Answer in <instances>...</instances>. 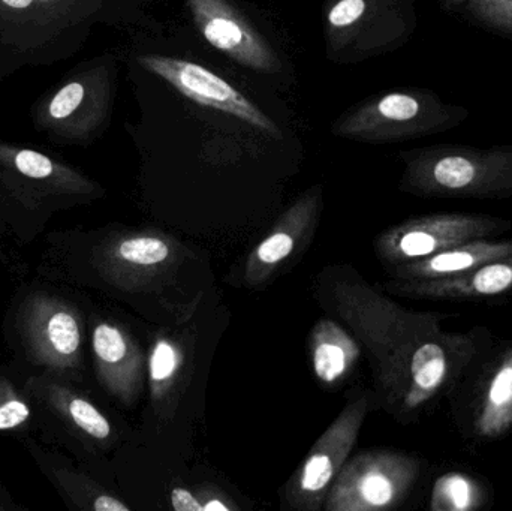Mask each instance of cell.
<instances>
[{
	"label": "cell",
	"instance_id": "obj_17",
	"mask_svg": "<svg viewBox=\"0 0 512 511\" xmlns=\"http://www.w3.org/2000/svg\"><path fill=\"white\" fill-rule=\"evenodd\" d=\"M313 372L327 386L342 383L360 359V345L331 318H322L310 333Z\"/></svg>",
	"mask_w": 512,
	"mask_h": 511
},
{
	"label": "cell",
	"instance_id": "obj_14",
	"mask_svg": "<svg viewBox=\"0 0 512 511\" xmlns=\"http://www.w3.org/2000/svg\"><path fill=\"white\" fill-rule=\"evenodd\" d=\"M26 392L78 440L96 446H108L114 441V428L108 417L71 381L42 374L27 381Z\"/></svg>",
	"mask_w": 512,
	"mask_h": 511
},
{
	"label": "cell",
	"instance_id": "obj_22",
	"mask_svg": "<svg viewBox=\"0 0 512 511\" xmlns=\"http://www.w3.org/2000/svg\"><path fill=\"white\" fill-rule=\"evenodd\" d=\"M460 12L483 29L512 39V0H466Z\"/></svg>",
	"mask_w": 512,
	"mask_h": 511
},
{
	"label": "cell",
	"instance_id": "obj_9",
	"mask_svg": "<svg viewBox=\"0 0 512 511\" xmlns=\"http://www.w3.org/2000/svg\"><path fill=\"white\" fill-rule=\"evenodd\" d=\"M138 62L191 101L237 117L273 137H280V129L267 114L262 113L261 108L210 69L189 60L158 54L140 57Z\"/></svg>",
	"mask_w": 512,
	"mask_h": 511
},
{
	"label": "cell",
	"instance_id": "obj_29",
	"mask_svg": "<svg viewBox=\"0 0 512 511\" xmlns=\"http://www.w3.org/2000/svg\"><path fill=\"white\" fill-rule=\"evenodd\" d=\"M441 3V8L447 12H456L460 11L465 5L466 0H439Z\"/></svg>",
	"mask_w": 512,
	"mask_h": 511
},
{
	"label": "cell",
	"instance_id": "obj_26",
	"mask_svg": "<svg viewBox=\"0 0 512 511\" xmlns=\"http://www.w3.org/2000/svg\"><path fill=\"white\" fill-rule=\"evenodd\" d=\"M170 503L176 511H203L200 495L186 488H174L171 491Z\"/></svg>",
	"mask_w": 512,
	"mask_h": 511
},
{
	"label": "cell",
	"instance_id": "obj_13",
	"mask_svg": "<svg viewBox=\"0 0 512 511\" xmlns=\"http://www.w3.org/2000/svg\"><path fill=\"white\" fill-rule=\"evenodd\" d=\"M92 353L96 377L108 395L134 405L144 386V354L122 326L98 321L92 329Z\"/></svg>",
	"mask_w": 512,
	"mask_h": 511
},
{
	"label": "cell",
	"instance_id": "obj_24",
	"mask_svg": "<svg viewBox=\"0 0 512 511\" xmlns=\"http://www.w3.org/2000/svg\"><path fill=\"white\" fill-rule=\"evenodd\" d=\"M84 98V86L80 83H69L59 90L53 101H51L50 107H48V113L53 119L62 120L66 117L71 116Z\"/></svg>",
	"mask_w": 512,
	"mask_h": 511
},
{
	"label": "cell",
	"instance_id": "obj_25",
	"mask_svg": "<svg viewBox=\"0 0 512 511\" xmlns=\"http://www.w3.org/2000/svg\"><path fill=\"white\" fill-rule=\"evenodd\" d=\"M367 5V0H340L328 12V21L337 29L352 26L364 17Z\"/></svg>",
	"mask_w": 512,
	"mask_h": 511
},
{
	"label": "cell",
	"instance_id": "obj_20",
	"mask_svg": "<svg viewBox=\"0 0 512 511\" xmlns=\"http://www.w3.org/2000/svg\"><path fill=\"white\" fill-rule=\"evenodd\" d=\"M185 353L182 345L170 336L159 335L149 356V380L155 407L164 404L182 374Z\"/></svg>",
	"mask_w": 512,
	"mask_h": 511
},
{
	"label": "cell",
	"instance_id": "obj_15",
	"mask_svg": "<svg viewBox=\"0 0 512 511\" xmlns=\"http://www.w3.org/2000/svg\"><path fill=\"white\" fill-rule=\"evenodd\" d=\"M512 255V239L474 240L453 246L420 261L388 267L387 273L400 281H432L468 275L486 264Z\"/></svg>",
	"mask_w": 512,
	"mask_h": 511
},
{
	"label": "cell",
	"instance_id": "obj_6",
	"mask_svg": "<svg viewBox=\"0 0 512 511\" xmlns=\"http://www.w3.org/2000/svg\"><path fill=\"white\" fill-rule=\"evenodd\" d=\"M183 258V246L167 234L114 233L90 251L96 275L125 293H144L170 275Z\"/></svg>",
	"mask_w": 512,
	"mask_h": 511
},
{
	"label": "cell",
	"instance_id": "obj_4",
	"mask_svg": "<svg viewBox=\"0 0 512 511\" xmlns=\"http://www.w3.org/2000/svg\"><path fill=\"white\" fill-rule=\"evenodd\" d=\"M469 110L426 89L397 90L369 102L343 131L372 141H399L442 134L463 125Z\"/></svg>",
	"mask_w": 512,
	"mask_h": 511
},
{
	"label": "cell",
	"instance_id": "obj_21",
	"mask_svg": "<svg viewBox=\"0 0 512 511\" xmlns=\"http://www.w3.org/2000/svg\"><path fill=\"white\" fill-rule=\"evenodd\" d=\"M33 420L32 396L18 390L8 377L0 374V432L21 434L33 425Z\"/></svg>",
	"mask_w": 512,
	"mask_h": 511
},
{
	"label": "cell",
	"instance_id": "obj_16",
	"mask_svg": "<svg viewBox=\"0 0 512 511\" xmlns=\"http://www.w3.org/2000/svg\"><path fill=\"white\" fill-rule=\"evenodd\" d=\"M387 290L400 296L420 299H484L512 290V255L486 264L468 275L432 281L391 279Z\"/></svg>",
	"mask_w": 512,
	"mask_h": 511
},
{
	"label": "cell",
	"instance_id": "obj_32",
	"mask_svg": "<svg viewBox=\"0 0 512 511\" xmlns=\"http://www.w3.org/2000/svg\"><path fill=\"white\" fill-rule=\"evenodd\" d=\"M41 2H50V0H41Z\"/></svg>",
	"mask_w": 512,
	"mask_h": 511
},
{
	"label": "cell",
	"instance_id": "obj_2",
	"mask_svg": "<svg viewBox=\"0 0 512 511\" xmlns=\"http://www.w3.org/2000/svg\"><path fill=\"white\" fill-rule=\"evenodd\" d=\"M402 156V188L411 194L454 200L512 198V144L489 149L436 144Z\"/></svg>",
	"mask_w": 512,
	"mask_h": 511
},
{
	"label": "cell",
	"instance_id": "obj_1",
	"mask_svg": "<svg viewBox=\"0 0 512 511\" xmlns=\"http://www.w3.org/2000/svg\"><path fill=\"white\" fill-rule=\"evenodd\" d=\"M333 300L369 353L382 402L397 419L451 392L480 356L477 336L445 332L439 315L406 311L366 282H337Z\"/></svg>",
	"mask_w": 512,
	"mask_h": 511
},
{
	"label": "cell",
	"instance_id": "obj_23",
	"mask_svg": "<svg viewBox=\"0 0 512 511\" xmlns=\"http://www.w3.org/2000/svg\"><path fill=\"white\" fill-rule=\"evenodd\" d=\"M472 489L468 479L462 476L444 477L439 480L433 492V509H445L450 503L451 509H469Z\"/></svg>",
	"mask_w": 512,
	"mask_h": 511
},
{
	"label": "cell",
	"instance_id": "obj_19",
	"mask_svg": "<svg viewBox=\"0 0 512 511\" xmlns=\"http://www.w3.org/2000/svg\"><path fill=\"white\" fill-rule=\"evenodd\" d=\"M512 429V347L492 369L478 398L474 432L480 440H498Z\"/></svg>",
	"mask_w": 512,
	"mask_h": 511
},
{
	"label": "cell",
	"instance_id": "obj_7",
	"mask_svg": "<svg viewBox=\"0 0 512 511\" xmlns=\"http://www.w3.org/2000/svg\"><path fill=\"white\" fill-rule=\"evenodd\" d=\"M512 224L475 213H438L408 219L379 234L375 251L388 267L424 260L453 246L493 239L511 230Z\"/></svg>",
	"mask_w": 512,
	"mask_h": 511
},
{
	"label": "cell",
	"instance_id": "obj_5",
	"mask_svg": "<svg viewBox=\"0 0 512 511\" xmlns=\"http://www.w3.org/2000/svg\"><path fill=\"white\" fill-rule=\"evenodd\" d=\"M420 476V462L396 450H366L348 459L331 485L327 511H382L405 500Z\"/></svg>",
	"mask_w": 512,
	"mask_h": 511
},
{
	"label": "cell",
	"instance_id": "obj_11",
	"mask_svg": "<svg viewBox=\"0 0 512 511\" xmlns=\"http://www.w3.org/2000/svg\"><path fill=\"white\" fill-rule=\"evenodd\" d=\"M321 191L313 189L298 198L249 254L243 272L248 287L267 284L280 267L312 239L321 213Z\"/></svg>",
	"mask_w": 512,
	"mask_h": 511
},
{
	"label": "cell",
	"instance_id": "obj_28",
	"mask_svg": "<svg viewBox=\"0 0 512 511\" xmlns=\"http://www.w3.org/2000/svg\"><path fill=\"white\" fill-rule=\"evenodd\" d=\"M21 510L20 506H17V504H14V501H12V498L8 497V494H6L3 489H0V511H18Z\"/></svg>",
	"mask_w": 512,
	"mask_h": 511
},
{
	"label": "cell",
	"instance_id": "obj_31",
	"mask_svg": "<svg viewBox=\"0 0 512 511\" xmlns=\"http://www.w3.org/2000/svg\"><path fill=\"white\" fill-rule=\"evenodd\" d=\"M3 233V222H2V216H0V236H2Z\"/></svg>",
	"mask_w": 512,
	"mask_h": 511
},
{
	"label": "cell",
	"instance_id": "obj_10",
	"mask_svg": "<svg viewBox=\"0 0 512 511\" xmlns=\"http://www.w3.org/2000/svg\"><path fill=\"white\" fill-rule=\"evenodd\" d=\"M0 164L23 183V188L14 192L26 209L35 212L50 207L60 209L65 204L92 197L96 191V186L81 174L35 150L0 147Z\"/></svg>",
	"mask_w": 512,
	"mask_h": 511
},
{
	"label": "cell",
	"instance_id": "obj_30",
	"mask_svg": "<svg viewBox=\"0 0 512 511\" xmlns=\"http://www.w3.org/2000/svg\"><path fill=\"white\" fill-rule=\"evenodd\" d=\"M2 2L9 8L23 9L27 8L33 0H2Z\"/></svg>",
	"mask_w": 512,
	"mask_h": 511
},
{
	"label": "cell",
	"instance_id": "obj_3",
	"mask_svg": "<svg viewBox=\"0 0 512 511\" xmlns=\"http://www.w3.org/2000/svg\"><path fill=\"white\" fill-rule=\"evenodd\" d=\"M24 356L44 374L78 380L84 368V318L66 297L47 290L24 297L15 314Z\"/></svg>",
	"mask_w": 512,
	"mask_h": 511
},
{
	"label": "cell",
	"instance_id": "obj_12",
	"mask_svg": "<svg viewBox=\"0 0 512 511\" xmlns=\"http://www.w3.org/2000/svg\"><path fill=\"white\" fill-rule=\"evenodd\" d=\"M192 18L207 42L246 68L274 71L277 59L270 44L228 3L188 0Z\"/></svg>",
	"mask_w": 512,
	"mask_h": 511
},
{
	"label": "cell",
	"instance_id": "obj_18",
	"mask_svg": "<svg viewBox=\"0 0 512 511\" xmlns=\"http://www.w3.org/2000/svg\"><path fill=\"white\" fill-rule=\"evenodd\" d=\"M30 453L39 468L47 474L48 479L60 492L71 501L72 506L80 510L92 511H129L131 507L105 491L95 480L86 474L69 467L68 462L60 456L45 452L35 444H27Z\"/></svg>",
	"mask_w": 512,
	"mask_h": 511
},
{
	"label": "cell",
	"instance_id": "obj_8",
	"mask_svg": "<svg viewBox=\"0 0 512 511\" xmlns=\"http://www.w3.org/2000/svg\"><path fill=\"white\" fill-rule=\"evenodd\" d=\"M369 395L348 402L324 434L316 440L300 467L286 483L285 498L291 509L318 511L357 444L369 411Z\"/></svg>",
	"mask_w": 512,
	"mask_h": 511
},
{
	"label": "cell",
	"instance_id": "obj_27",
	"mask_svg": "<svg viewBox=\"0 0 512 511\" xmlns=\"http://www.w3.org/2000/svg\"><path fill=\"white\" fill-rule=\"evenodd\" d=\"M200 498L201 503H203V511L237 510V506H234L227 498L222 497L221 494H216V492H203Z\"/></svg>",
	"mask_w": 512,
	"mask_h": 511
}]
</instances>
